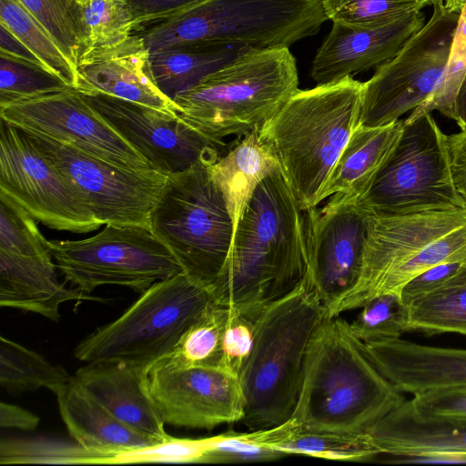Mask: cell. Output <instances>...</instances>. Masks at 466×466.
Segmentation results:
<instances>
[{
    "instance_id": "obj_12",
    "label": "cell",
    "mask_w": 466,
    "mask_h": 466,
    "mask_svg": "<svg viewBox=\"0 0 466 466\" xmlns=\"http://www.w3.org/2000/svg\"><path fill=\"white\" fill-rule=\"evenodd\" d=\"M21 130L77 191L101 225L149 227L150 212L167 175L117 166L44 135Z\"/></svg>"
},
{
    "instance_id": "obj_54",
    "label": "cell",
    "mask_w": 466,
    "mask_h": 466,
    "mask_svg": "<svg viewBox=\"0 0 466 466\" xmlns=\"http://www.w3.org/2000/svg\"><path fill=\"white\" fill-rule=\"evenodd\" d=\"M84 1H85V0H80V2H81V5H82V3H83Z\"/></svg>"
},
{
    "instance_id": "obj_34",
    "label": "cell",
    "mask_w": 466,
    "mask_h": 466,
    "mask_svg": "<svg viewBox=\"0 0 466 466\" xmlns=\"http://www.w3.org/2000/svg\"><path fill=\"white\" fill-rule=\"evenodd\" d=\"M0 23L18 37L47 69L75 87L76 66L19 0H0Z\"/></svg>"
},
{
    "instance_id": "obj_53",
    "label": "cell",
    "mask_w": 466,
    "mask_h": 466,
    "mask_svg": "<svg viewBox=\"0 0 466 466\" xmlns=\"http://www.w3.org/2000/svg\"><path fill=\"white\" fill-rule=\"evenodd\" d=\"M431 3V5L437 4V3H442L443 0H428Z\"/></svg>"
},
{
    "instance_id": "obj_29",
    "label": "cell",
    "mask_w": 466,
    "mask_h": 466,
    "mask_svg": "<svg viewBox=\"0 0 466 466\" xmlns=\"http://www.w3.org/2000/svg\"><path fill=\"white\" fill-rule=\"evenodd\" d=\"M257 431L264 443L286 456L300 454L345 461H369L378 456L365 432L296 431L284 424Z\"/></svg>"
},
{
    "instance_id": "obj_11",
    "label": "cell",
    "mask_w": 466,
    "mask_h": 466,
    "mask_svg": "<svg viewBox=\"0 0 466 466\" xmlns=\"http://www.w3.org/2000/svg\"><path fill=\"white\" fill-rule=\"evenodd\" d=\"M459 19L460 12L443 3L432 5L424 25L363 83L359 124L396 122L430 98L442 77Z\"/></svg>"
},
{
    "instance_id": "obj_20",
    "label": "cell",
    "mask_w": 466,
    "mask_h": 466,
    "mask_svg": "<svg viewBox=\"0 0 466 466\" xmlns=\"http://www.w3.org/2000/svg\"><path fill=\"white\" fill-rule=\"evenodd\" d=\"M387 463H466V425L417 416L405 400L366 431Z\"/></svg>"
},
{
    "instance_id": "obj_24",
    "label": "cell",
    "mask_w": 466,
    "mask_h": 466,
    "mask_svg": "<svg viewBox=\"0 0 466 466\" xmlns=\"http://www.w3.org/2000/svg\"><path fill=\"white\" fill-rule=\"evenodd\" d=\"M56 268L50 253L27 257L0 251V306L59 321V309L65 302L104 300L66 287L58 280Z\"/></svg>"
},
{
    "instance_id": "obj_40",
    "label": "cell",
    "mask_w": 466,
    "mask_h": 466,
    "mask_svg": "<svg viewBox=\"0 0 466 466\" xmlns=\"http://www.w3.org/2000/svg\"><path fill=\"white\" fill-rule=\"evenodd\" d=\"M332 23L367 27L392 21L431 5L428 0H322Z\"/></svg>"
},
{
    "instance_id": "obj_6",
    "label": "cell",
    "mask_w": 466,
    "mask_h": 466,
    "mask_svg": "<svg viewBox=\"0 0 466 466\" xmlns=\"http://www.w3.org/2000/svg\"><path fill=\"white\" fill-rule=\"evenodd\" d=\"M327 20L322 0H205L140 23L133 34L149 53L179 45L289 48Z\"/></svg>"
},
{
    "instance_id": "obj_4",
    "label": "cell",
    "mask_w": 466,
    "mask_h": 466,
    "mask_svg": "<svg viewBox=\"0 0 466 466\" xmlns=\"http://www.w3.org/2000/svg\"><path fill=\"white\" fill-rule=\"evenodd\" d=\"M325 312L308 273L256 317L253 348L239 375L244 399L240 422L249 431L270 429L290 419L309 341Z\"/></svg>"
},
{
    "instance_id": "obj_8",
    "label": "cell",
    "mask_w": 466,
    "mask_h": 466,
    "mask_svg": "<svg viewBox=\"0 0 466 466\" xmlns=\"http://www.w3.org/2000/svg\"><path fill=\"white\" fill-rule=\"evenodd\" d=\"M209 289L183 271L154 283L119 318L75 348L81 361L147 367L167 355L211 301Z\"/></svg>"
},
{
    "instance_id": "obj_39",
    "label": "cell",
    "mask_w": 466,
    "mask_h": 466,
    "mask_svg": "<svg viewBox=\"0 0 466 466\" xmlns=\"http://www.w3.org/2000/svg\"><path fill=\"white\" fill-rule=\"evenodd\" d=\"M360 309L350 325L353 334L363 343L399 339L407 331L408 306L400 293L379 295Z\"/></svg>"
},
{
    "instance_id": "obj_47",
    "label": "cell",
    "mask_w": 466,
    "mask_h": 466,
    "mask_svg": "<svg viewBox=\"0 0 466 466\" xmlns=\"http://www.w3.org/2000/svg\"><path fill=\"white\" fill-rule=\"evenodd\" d=\"M135 21L140 23L154 20L179 11L205 0H125Z\"/></svg>"
},
{
    "instance_id": "obj_42",
    "label": "cell",
    "mask_w": 466,
    "mask_h": 466,
    "mask_svg": "<svg viewBox=\"0 0 466 466\" xmlns=\"http://www.w3.org/2000/svg\"><path fill=\"white\" fill-rule=\"evenodd\" d=\"M286 456L264 443L257 431L226 432L206 438L203 463H236L273 461Z\"/></svg>"
},
{
    "instance_id": "obj_35",
    "label": "cell",
    "mask_w": 466,
    "mask_h": 466,
    "mask_svg": "<svg viewBox=\"0 0 466 466\" xmlns=\"http://www.w3.org/2000/svg\"><path fill=\"white\" fill-rule=\"evenodd\" d=\"M76 66L85 51L80 0H19Z\"/></svg>"
},
{
    "instance_id": "obj_44",
    "label": "cell",
    "mask_w": 466,
    "mask_h": 466,
    "mask_svg": "<svg viewBox=\"0 0 466 466\" xmlns=\"http://www.w3.org/2000/svg\"><path fill=\"white\" fill-rule=\"evenodd\" d=\"M412 396L407 402L417 416L466 425V387L433 389Z\"/></svg>"
},
{
    "instance_id": "obj_48",
    "label": "cell",
    "mask_w": 466,
    "mask_h": 466,
    "mask_svg": "<svg viewBox=\"0 0 466 466\" xmlns=\"http://www.w3.org/2000/svg\"><path fill=\"white\" fill-rule=\"evenodd\" d=\"M447 144L455 186L466 200V129L447 135Z\"/></svg>"
},
{
    "instance_id": "obj_41",
    "label": "cell",
    "mask_w": 466,
    "mask_h": 466,
    "mask_svg": "<svg viewBox=\"0 0 466 466\" xmlns=\"http://www.w3.org/2000/svg\"><path fill=\"white\" fill-rule=\"evenodd\" d=\"M35 218L10 196L0 190V251L34 257L48 254V240Z\"/></svg>"
},
{
    "instance_id": "obj_43",
    "label": "cell",
    "mask_w": 466,
    "mask_h": 466,
    "mask_svg": "<svg viewBox=\"0 0 466 466\" xmlns=\"http://www.w3.org/2000/svg\"><path fill=\"white\" fill-rule=\"evenodd\" d=\"M206 451L205 439L176 438L117 454L111 464L147 462H198L203 463Z\"/></svg>"
},
{
    "instance_id": "obj_16",
    "label": "cell",
    "mask_w": 466,
    "mask_h": 466,
    "mask_svg": "<svg viewBox=\"0 0 466 466\" xmlns=\"http://www.w3.org/2000/svg\"><path fill=\"white\" fill-rule=\"evenodd\" d=\"M147 391L165 424L212 430L240 422L238 377L221 368H176L161 360L145 367Z\"/></svg>"
},
{
    "instance_id": "obj_27",
    "label": "cell",
    "mask_w": 466,
    "mask_h": 466,
    "mask_svg": "<svg viewBox=\"0 0 466 466\" xmlns=\"http://www.w3.org/2000/svg\"><path fill=\"white\" fill-rule=\"evenodd\" d=\"M258 131L245 135L211 166L235 228L258 183L279 167L271 150L260 139Z\"/></svg>"
},
{
    "instance_id": "obj_51",
    "label": "cell",
    "mask_w": 466,
    "mask_h": 466,
    "mask_svg": "<svg viewBox=\"0 0 466 466\" xmlns=\"http://www.w3.org/2000/svg\"><path fill=\"white\" fill-rule=\"evenodd\" d=\"M456 112L458 116L457 125L461 130L466 129V76L461 86L456 102Z\"/></svg>"
},
{
    "instance_id": "obj_23",
    "label": "cell",
    "mask_w": 466,
    "mask_h": 466,
    "mask_svg": "<svg viewBox=\"0 0 466 466\" xmlns=\"http://www.w3.org/2000/svg\"><path fill=\"white\" fill-rule=\"evenodd\" d=\"M144 369L123 361H93L78 369L74 378L120 422L161 442L170 435L147 391Z\"/></svg>"
},
{
    "instance_id": "obj_26",
    "label": "cell",
    "mask_w": 466,
    "mask_h": 466,
    "mask_svg": "<svg viewBox=\"0 0 466 466\" xmlns=\"http://www.w3.org/2000/svg\"><path fill=\"white\" fill-rule=\"evenodd\" d=\"M53 393L68 433L86 449L116 457L158 443L116 420L81 388L74 376Z\"/></svg>"
},
{
    "instance_id": "obj_33",
    "label": "cell",
    "mask_w": 466,
    "mask_h": 466,
    "mask_svg": "<svg viewBox=\"0 0 466 466\" xmlns=\"http://www.w3.org/2000/svg\"><path fill=\"white\" fill-rule=\"evenodd\" d=\"M114 455L47 437L3 438L0 464H111Z\"/></svg>"
},
{
    "instance_id": "obj_3",
    "label": "cell",
    "mask_w": 466,
    "mask_h": 466,
    "mask_svg": "<svg viewBox=\"0 0 466 466\" xmlns=\"http://www.w3.org/2000/svg\"><path fill=\"white\" fill-rule=\"evenodd\" d=\"M363 83L341 80L298 89L259 129L303 211L319 195L360 123Z\"/></svg>"
},
{
    "instance_id": "obj_52",
    "label": "cell",
    "mask_w": 466,
    "mask_h": 466,
    "mask_svg": "<svg viewBox=\"0 0 466 466\" xmlns=\"http://www.w3.org/2000/svg\"><path fill=\"white\" fill-rule=\"evenodd\" d=\"M442 3L450 9L460 12L461 7L466 5V0H443Z\"/></svg>"
},
{
    "instance_id": "obj_22",
    "label": "cell",
    "mask_w": 466,
    "mask_h": 466,
    "mask_svg": "<svg viewBox=\"0 0 466 466\" xmlns=\"http://www.w3.org/2000/svg\"><path fill=\"white\" fill-rule=\"evenodd\" d=\"M378 370L401 393L466 387V349L419 344L401 338L364 343Z\"/></svg>"
},
{
    "instance_id": "obj_1",
    "label": "cell",
    "mask_w": 466,
    "mask_h": 466,
    "mask_svg": "<svg viewBox=\"0 0 466 466\" xmlns=\"http://www.w3.org/2000/svg\"><path fill=\"white\" fill-rule=\"evenodd\" d=\"M309 270L305 211L279 167L264 177L235 228L228 259L209 288L212 301L256 318Z\"/></svg>"
},
{
    "instance_id": "obj_36",
    "label": "cell",
    "mask_w": 466,
    "mask_h": 466,
    "mask_svg": "<svg viewBox=\"0 0 466 466\" xmlns=\"http://www.w3.org/2000/svg\"><path fill=\"white\" fill-rule=\"evenodd\" d=\"M67 87L46 66L0 52V108Z\"/></svg>"
},
{
    "instance_id": "obj_14",
    "label": "cell",
    "mask_w": 466,
    "mask_h": 466,
    "mask_svg": "<svg viewBox=\"0 0 466 466\" xmlns=\"http://www.w3.org/2000/svg\"><path fill=\"white\" fill-rule=\"evenodd\" d=\"M0 117L117 166L154 169L74 87L13 103Z\"/></svg>"
},
{
    "instance_id": "obj_13",
    "label": "cell",
    "mask_w": 466,
    "mask_h": 466,
    "mask_svg": "<svg viewBox=\"0 0 466 466\" xmlns=\"http://www.w3.org/2000/svg\"><path fill=\"white\" fill-rule=\"evenodd\" d=\"M0 190L49 228L87 233L102 226L31 139L1 117Z\"/></svg>"
},
{
    "instance_id": "obj_50",
    "label": "cell",
    "mask_w": 466,
    "mask_h": 466,
    "mask_svg": "<svg viewBox=\"0 0 466 466\" xmlns=\"http://www.w3.org/2000/svg\"><path fill=\"white\" fill-rule=\"evenodd\" d=\"M0 52L44 66L37 56L19 38L1 23Z\"/></svg>"
},
{
    "instance_id": "obj_37",
    "label": "cell",
    "mask_w": 466,
    "mask_h": 466,
    "mask_svg": "<svg viewBox=\"0 0 466 466\" xmlns=\"http://www.w3.org/2000/svg\"><path fill=\"white\" fill-rule=\"evenodd\" d=\"M466 76V5L460 11V19L454 35L450 56L442 77L430 98L410 112L404 120L410 123L434 110L458 123L456 102Z\"/></svg>"
},
{
    "instance_id": "obj_10",
    "label": "cell",
    "mask_w": 466,
    "mask_h": 466,
    "mask_svg": "<svg viewBox=\"0 0 466 466\" xmlns=\"http://www.w3.org/2000/svg\"><path fill=\"white\" fill-rule=\"evenodd\" d=\"M57 269L75 288L91 293L101 286L143 293L154 283L183 271L169 248L150 228L106 224L80 240H48Z\"/></svg>"
},
{
    "instance_id": "obj_32",
    "label": "cell",
    "mask_w": 466,
    "mask_h": 466,
    "mask_svg": "<svg viewBox=\"0 0 466 466\" xmlns=\"http://www.w3.org/2000/svg\"><path fill=\"white\" fill-rule=\"evenodd\" d=\"M60 365H54L42 355L0 337V386L11 393H22L40 388L52 392L71 380Z\"/></svg>"
},
{
    "instance_id": "obj_19",
    "label": "cell",
    "mask_w": 466,
    "mask_h": 466,
    "mask_svg": "<svg viewBox=\"0 0 466 466\" xmlns=\"http://www.w3.org/2000/svg\"><path fill=\"white\" fill-rule=\"evenodd\" d=\"M425 20L420 10L374 26L333 23L312 61V79L328 84L378 67L393 58Z\"/></svg>"
},
{
    "instance_id": "obj_38",
    "label": "cell",
    "mask_w": 466,
    "mask_h": 466,
    "mask_svg": "<svg viewBox=\"0 0 466 466\" xmlns=\"http://www.w3.org/2000/svg\"><path fill=\"white\" fill-rule=\"evenodd\" d=\"M82 12L85 51L115 46L133 34L135 21L125 0H85Z\"/></svg>"
},
{
    "instance_id": "obj_2",
    "label": "cell",
    "mask_w": 466,
    "mask_h": 466,
    "mask_svg": "<svg viewBox=\"0 0 466 466\" xmlns=\"http://www.w3.org/2000/svg\"><path fill=\"white\" fill-rule=\"evenodd\" d=\"M404 400L350 323L325 315L309 341L296 407L283 424L296 431L365 432Z\"/></svg>"
},
{
    "instance_id": "obj_15",
    "label": "cell",
    "mask_w": 466,
    "mask_h": 466,
    "mask_svg": "<svg viewBox=\"0 0 466 466\" xmlns=\"http://www.w3.org/2000/svg\"><path fill=\"white\" fill-rule=\"evenodd\" d=\"M465 224L466 208L393 216L370 214L360 276L355 286L326 312V316H338L344 311L360 309L378 295L390 274L436 239Z\"/></svg>"
},
{
    "instance_id": "obj_21",
    "label": "cell",
    "mask_w": 466,
    "mask_h": 466,
    "mask_svg": "<svg viewBox=\"0 0 466 466\" xmlns=\"http://www.w3.org/2000/svg\"><path fill=\"white\" fill-rule=\"evenodd\" d=\"M148 58V50L136 34L115 46L88 49L76 65L74 88L85 95H107L175 113L173 101L151 77Z\"/></svg>"
},
{
    "instance_id": "obj_5",
    "label": "cell",
    "mask_w": 466,
    "mask_h": 466,
    "mask_svg": "<svg viewBox=\"0 0 466 466\" xmlns=\"http://www.w3.org/2000/svg\"><path fill=\"white\" fill-rule=\"evenodd\" d=\"M289 47L248 49L172 99L175 113L204 136L224 142L259 130L299 89Z\"/></svg>"
},
{
    "instance_id": "obj_9",
    "label": "cell",
    "mask_w": 466,
    "mask_h": 466,
    "mask_svg": "<svg viewBox=\"0 0 466 466\" xmlns=\"http://www.w3.org/2000/svg\"><path fill=\"white\" fill-rule=\"evenodd\" d=\"M358 203L377 216L466 208L453 180L447 135L431 114L404 121L392 156Z\"/></svg>"
},
{
    "instance_id": "obj_49",
    "label": "cell",
    "mask_w": 466,
    "mask_h": 466,
    "mask_svg": "<svg viewBox=\"0 0 466 466\" xmlns=\"http://www.w3.org/2000/svg\"><path fill=\"white\" fill-rule=\"evenodd\" d=\"M39 421L38 416L24 408L4 401L0 403V426L3 429L34 431Z\"/></svg>"
},
{
    "instance_id": "obj_25",
    "label": "cell",
    "mask_w": 466,
    "mask_h": 466,
    "mask_svg": "<svg viewBox=\"0 0 466 466\" xmlns=\"http://www.w3.org/2000/svg\"><path fill=\"white\" fill-rule=\"evenodd\" d=\"M403 129L404 120L380 127L359 124L331 170L319 204L333 195L359 201L392 156Z\"/></svg>"
},
{
    "instance_id": "obj_30",
    "label": "cell",
    "mask_w": 466,
    "mask_h": 466,
    "mask_svg": "<svg viewBox=\"0 0 466 466\" xmlns=\"http://www.w3.org/2000/svg\"><path fill=\"white\" fill-rule=\"evenodd\" d=\"M407 331L466 335V262L440 287L408 306Z\"/></svg>"
},
{
    "instance_id": "obj_28",
    "label": "cell",
    "mask_w": 466,
    "mask_h": 466,
    "mask_svg": "<svg viewBox=\"0 0 466 466\" xmlns=\"http://www.w3.org/2000/svg\"><path fill=\"white\" fill-rule=\"evenodd\" d=\"M248 49L239 46H174L149 53V71L156 86L172 100Z\"/></svg>"
},
{
    "instance_id": "obj_31",
    "label": "cell",
    "mask_w": 466,
    "mask_h": 466,
    "mask_svg": "<svg viewBox=\"0 0 466 466\" xmlns=\"http://www.w3.org/2000/svg\"><path fill=\"white\" fill-rule=\"evenodd\" d=\"M229 309L210 301L160 360L176 368H220L223 334Z\"/></svg>"
},
{
    "instance_id": "obj_45",
    "label": "cell",
    "mask_w": 466,
    "mask_h": 466,
    "mask_svg": "<svg viewBox=\"0 0 466 466\" xmlns=\"http://www.w3.org/2000/svg\"><path fill=\"white\" fill-rule=\"evenodd\" d=\"M255 319L229 309L223 334L220 368L238 379L253 348Z\"/></svg>"
},
{
    "instance_id": "obj_7",
    "label": "cell",
    "mask_w": 466,
    "mask_h": 466,
    "mask_svg": "<svg viewBox=\"0 0 466 466\" xmlns=\"http://www.w3.org/2000/svg\"><path fill=\"white\" fill-rule=\"evenodd\" d=\"M212 164L200 161L167 175L148 221L183 272L208 289L228 259L235 230Z\"/></svg>"
},
{
    "instance_id": "obj_46",
    "label": "cell",
    "mask_w": 466,
    "mask_h": 466,
    "mask_svg": "<svg viewBox=\"0 0 466 466\" xmlns=\"http://www.w3.org/2000/svg\"><path fill=\"white\" fill-rule=\"evenodd\" d=\"M466 261L445 262L436 265L410 280L400 290L402 301L409 306L431 293L453 276Z\"/></svg>"
},
{
    "instance_id": "obj_17",
    "label": "cell",
    "mask_w": 466,
    "mask_h": 466,
    "mask_svg": "<svg viewBox=\"0 0 466 466\" xmlns=\"http://www.w3.org/2000/svg\"><path fill=\"white\" fill-rule=\"evenodd\" d=\"M83 96L154 169L165 175L200 161L215 163L227 147L194 129L176 113L103 94Z\"/></svg>"
},
{
    "instance_id": "obj_18",
    "label": "cell",
    "mask_w": 466,
    "mask_h": 466,
    "mask_svg": "<svg viewBox=\"0 0 466 466\" xmlns=\"http://www.w3.org/2000/svg\"><path fill=\"white\" fill-rule=\"evenodd\" d=\"M305 220L308 273L327 312L360 276L370 214L357 200L333 195L323 208L306 210Z\"/></svg>"
}]
</instances>
